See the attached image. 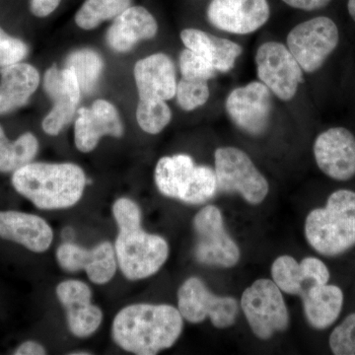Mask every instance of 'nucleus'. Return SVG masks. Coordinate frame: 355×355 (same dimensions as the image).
I'll return each instance as SVG.
<instances>
[{"label":"nucleus","mask_w":355,"mask_h":355,"mask_svg":"<svg viewBox=\"0 0 355 355\" xmlns=\"http://www.w3.org/2000/svg\"><path fill=\"white\" fill-rule=\"evenodd\" d=\"M184 318L167 304L128 305L114 317L112 336L121 349L139 355H155L172 347L182 335Z\"/></svg>","instance_id":"1"},{"label":"nucleus","mask_w":355,"mask_h":355,"mask_svg":"<svg viewBox=\"0 0 355 355\" xmlns=\"http://www.w3.org/2000/svg\"><path fill=\"white\" fill-rule=\"evenodd\" d=\"M13 188L40 209H65L83 198L85 173L73 163L35 162L12 175Z\"/></svg>","instance_id":"2"},{"label":"nucleus","mask_w":355,"mask_h":355,"mask_svg":"<svg viewBox=\"0 0 355 355\" xmlns=\"http://www.w3.org/2000/svg\"><path fill=\"white\" fill-rule=\"evenodd\" d=\"M308 244L320 254L336 257L355 246V191H334L321 209L305 220Z\"/></svg>","instance_id":"3"},{"label":"nucleus","mask_w":355,"mask_h":355,"mask_svg":"<svg viewBox=\"0 0 355 355\" xmlns=\"http://www.w3.org/2000/svg\"><path fill=\"white\" fill-rule=\"evenodd\" d=\"M156 187L163 196L188 205H202L216 196V175L209 166L196 165L187 154L166 156L154 173Z\"/></svg>","instance_id":"4"},{"label":"nucleus","mask_w":355,"mask_h":355,"mask_svg":"<svg viewBox=\"0 0 355 355\" xmlns=\"http://www.w3.org/2000/svg\"><path fill=\"white\" fill-rule=\"evenodd\" d=\"M116 261L130 280L153 277L169 257V245L161 236L147 233L140 225L119 229L114 244Z\"/></svg>","instance_id":"5"},{"label":"nucleus","mask_w":355,"mask_h":355,"mask_svg":"<svg viewBox=\"0 0 355 355\" xmlns=\"http://www.w3.org/2000/svg\"><path fill=\"white\" fill-rule=\"evenodd\" d=\"M241 307L254 335L260 340L287 330L291 317L282 291L273 280H256L243 292Z\"/></svg>","instance_id":"6"},{"label":"nucleus","mask_w":355,"mask_h":355,"mask_svg":"<svg viewBox=\"0 0 355 355\" xmlns=\"http://www.w3.org/2000/svg\"><path fill=\"white\" fill-rule=\"evenodd\" d=\"M214 164L218 191L239 193L250 205H260L265 200L270 191L268 182L241 149L217 148Z\"/></svg>","instance_id":"7"},{"label":"nucleus","mask_w":355,"mask_h":355,"mask_svg":"<svg viewBox=\"0 0 355 355\" xmlns=\"http://www.w3.org/2000/svg\"><path fill=\"white\" fill-rule=\"evenodd\" d=\"M193 229L197 235L196 260L202 265L233 268L239 263L241 252L224 225L220 209L207 205L196 214Z\"/></svg>","instance_id":"8"},{"label":"nucleus","mask_w":355,"mask_h":355,"mask_svg":"<svg viewBox=\"0 0 355 355\" xmlns=\"http://www.w3.org/2000/svg\"><path fill=\"white\" fill-rule=\"evenodd\" d=\"M338 41V26L324 16L295 26L286 39L287 48L307 73H314L323 67Z\"/></svg>","instance_id":"9"},{"label":"nucleus","mask_w":355,"mask_h":355,"mask_svg":"<svg viewBox=\"0 0 355 355\" xmlns=\"http://www.w3.org/2000/svg\"><path fill=\"white\" fill-rule=\"evenodd\" d=\"M178 309L191 324L209 318L216 328L225 329L235 324L239 306L235 298L216 295L202 279L193 277L184 280L178 291Z\"/></svg>","instance_id":"10"},{"label":"nucleus","mask_w":355,"mask_h":355,"mask_svg":"<svg viewBox=\"0 0 355 355\" xmlns=\"http://www.w3.org/2000/svg\"><path fill=\"white\" fill-rule=\"evenodd\" d=\"M257 72L261 83L282 101H291L303 83V70L284 44L268 42L256 55Z\"/></svg>","instance_id":"11"},{"label":"nucleus","mask_w":355,"mask_h":355,"mask_svg":"<svg viewBox=\"0 0 355 355\" xmlns=\"http://www.w3.org/2000/svg\"><path fill=\"white\" fill-rule=\"evenodd\" d=\"M226 112L233 123L248 135L260 137L268 130L272 96L265 84L254 81L234 89L226 99Z\"/></svg>","instance_id":"12"},{"label":"nucleus","mask_w":355,"mask_h":355,"mask_svg":"<svg viewBox=\"0 0 355 355\" xmlns=\"http://www.w3.org/2000/svg\"><path fill=\"white\" fill-rule=\"evenodd\" d=\"M44 89L53 101V109L44 116L42 127L46 135L55 137L69 125L77 114L81 89L71 67L58 69L55 65L46 70Z\"/></svg>","instance_id":"13"},{"label":"nucleus","mask_w":355,"mask_h":355,"mask_svg":"<svg viewBox=\"0 0 355 355\" xmlns=\"http://www.w3.org/2000/svg\"><path fill=\"white\" fill-rule=\"evenodd\" d=\"M315 160L322 172L336 181L355 176V137L345 128H333L315 140Z\"/></svg>","instance_id":"14"},{"label":"nucleus","mask_w":355,"mask_h":355,"mask_svg":"<svg viewBox=\"0 0 355 355\" xmlns=\"http://www.w3.org/2000/svg\"><path fill=\"white\" fill-rule=\"evenodd\" d=\"M207 13L217 29L247 35L268 22L270 10L268 0H211Z\"/></svg>","instance_id":"15"},{"label":"nucleus","mask_w":355,"mask_h":355,"mask_svg":"<svg viewBox=\"0 0 355 355\" xmlns=\"http://www.w3.org/2000/svg\"><path fill=\"white\" fill-rule=\"evenodd\" d=\"M57 261L65 272L85 270L89 279L99 286L111 282L118 266L114 247L108 241L90 250L73 243H64L58 248Z\"/></svg>","instance_id":"16"},{"label":"nucleus","mask_w":355,"mask_h":355,"mask_svg":"<svg viewBox=\"0 0 355 355\" xmlns=\"http://www.w3.org/2000/svg\"><path fill=\"white\" fill-rule=\"evenodd\" d=\"M123 135V125L120 114L112 103L96 100L90 108L83 107L77 111L74 141L76 148L81 153L94 150L105 135L120 139Z\"/></svg>","instance_id":"17"},{"label":"nucleus","mask_w":355,"mask_h":355,"mask_svg":"<svg viewBox=\"0 0 355 355\" xmlns=\"http://www.w3.org/2000/svg\"><path fill=\"white\" fill-rule=\"evenodd\" d=\"M57 296L67 312V326L77 338H88L101 326L103 312L92 304V291L87 284L76 279L60 282Z\"/></svg>","instance_id":"18"},{"label":"nucleus","mask_w":355,"mask_h":355,"mask_svg":"<svg viewBox=\"0 0 355 355\" xmlns=\"http://www.w3.org/2000/svg\"><path fill=\"white\" fill-rule=\"evenodd\" d=\"M133 73L139 101H168L176 96V69L165 53H154L139 60Z\"/></svg>","instance_id":"19"},{"label":"nucleus","mask_w":355,"mask_h":355,"mask_svg":"<svg viewBox=\"0 0 355 355\" xmlns=\"http://www.w3.org/2000/svg\"><path fill=\"white\" fill-rule=\"evenodd\" d=\"M272 277L280 291L300 296L312 284H328L330 272L319 259L308 257L298 263L293 257L284 254L273 261Z\"/></svg>","instance_id":"20"},{"label":"nucleus","mask_w":355,"mask_h":355,"mask_svg":"<svg viewBox=\"0 0 355 355\" xmlns=\"http://www.w3.org/2000/svg\"><path fill=\"white\" fill-rule=\"evenodd\" d=\"M0 238L22 245L34 253H44L50 249L53 232L42 217L6 210L0 211Z\"/></svg>","instance_id":"21"},{"label":"nucleus","mask_w":355,"mask_h":355,"mask_svg":"<svg viewBox=\"0 0 355 355\" xmlns=\"http://www.w3.org/2000/svg\"><path fill=\"white\" fill-rule=\"evenodd\" d=\"M158 24L153 14L142 6H130L118 17L107 32V43L118 53H127L144 40L153 39Z\"/></svg>","instance_id":"22"},{"label":"nucleus","mask_w":355,"mask_h":355,"mask_svg":"<svg viewBox=\"0 0 355 355\" xmlns=\"http://www.w3.org/2000/svg\"><path fill=\"white\" fill-rule=\"evenodd\" d=\"M39 84L38 69L32 64L19 62L0 69V114L25 106Z\"/></svg>","instance_id":"23"},{"label":"nucleus","mask_w":355,"mask_h":355,"mask_svg":"<svg viewBox=\"0 0 355 355\" xmlns=\"http://www.w3.org/2000/svg\"><path fill=\"white\" fill-rule=\"evenodd\" d=\"M181 39L187 49L207 60L217 72L230 71L243 53L240 44L202 30L184 29L181 33Z\"/></svg>","instance_id":"24"},{"label":"nucleus","mask_w":355,"mask_h":355,"mask_svg":"<svg viewBox=\"0 0 355 355\" xmlns=\"http://www.w3.org/2000/svg\"><path fill=\"white\" fill-rule=\"evenodd\" d=\"M299 297L302 299L308 323L316 330L329 328L342 312L343 293L338 286L328 284H312Z\"/></svg>","instance_id":"25"},{"label":"nucleus","mask_w":355,"mask_h":355,"mask_svg":"<svg viewBox=\"0 0 355 355\" xmlns=\"http://www.w3.org/2000/svg\"><path fill=\"white\" fill-rule=\"evenodd\" d=\"M39 151V141L32 132H25L11 141L0 125V173H13L31 163Z\"/></svg>","instance_id":"26"},{"label":"nucleus","mask_w":355,"mask_h":355,"mask_svg":"<svg viewBox=\"0 0 355 355\" xmlns=\"http://www.w3.org/2000/svg\"><path fill=\"white\" fill-rule=\"evenodd\" d=\"M65 67L74 69L81 92L90 94L99 83L104 69V62L97 51L90 49H81L70 53L65 60Z\"/></svg>","instance_id":"27"},{"label":"nucleus","mask_w":355,"mask_h":355,"mask_svg":"<svg viewBox=\"0 0 355 355\" xmlns=\"http://www.w3.org/2000/svg\"><path fill=\"white\" fill-rule=\"evenodd\" d=\"M132 0H86L77 11L76 23L83 30H93L105 21L114 19L130 7Z\"/></svg>","instance_id":"28"},{"label":"nucleus","mask_w":355,"mask_h":355,"mask_svg":"<svg viewBox=\"0 0 355 355\" xmlns=\"http://www.w3.org/2000/svg\"><path fill=\"white\" fill-rule=\"evenodd\" d=\"M172 119V112L166 101H139L137 110V120L144 132L158 135Z\"/></svg>","instance_id":"29"},{"label":"nucleus","mask_w":355,"mask_h":355,"mask_svg":"<svg viewBox=\"0 0 355 355\" xmlns=\"http://www.w3.org/2000/svg\"><path fill=\"white\" fill-rule=\"evenodd\" d=\"M209 84L205 80H191L182 77L177 84L178 104L186 112L203 106L209 100Z\"/></svg>","instance_id":"30"},{"label":"nucleus","mask_w":355,"mask_h":355,"mask_svg":"<svg viewBox=\"0 0 355 355\" xmlns=\"http://www.w3.org/2000/svg\"><path fill=\"white\" fill-rule=\"evenodd\" d=\"M180 69L183 78L191 80L209 81L216 76L217 72L207 60L189 49L180 55Z\"/></svg>","instance_id":"31"},{"label":"nucleus","mask_w":355,"mask_h":355,"mask_svg":"<svg viewBox=\"0 0 355 355\" xmlns=\"http://www.w3.org/2000/svg\"><path fill=\"white\" fill-rule=\"evenodd\" d=\"M331 350L336 355H355V313L345 318L331 334Z\"/></svg>","instance_id":"32"},{"label":"nucleus","mask_w":355,"mask_h":355,"mask_svg":"<svg viewBox=\"0 0 355 355\" xmlns=\"http://www.w3.org/2000/svg\"><path fill=\"white\" fill-rule=\"evenodd\" d=\"M29 53L27 44L0 27V69L19 64Z\"/></svg>","instance_id":"33"},{"label":"nucleus","mask_w":355,"mask_h":355,"mask_svg":"<svg viewBox=\"0 0 355 355\" xmlns=\"http://www.w3.org/2000/svg\"><path fill=\"white\" fill-rule=\"evenodd\" d=\"M113 216L118 229L132 227L142 223L141 210L139 205L130 198H121L114 202Z\"/></svg>","instance_id":"34"},{"label":"nucleus","mask_w":355,"mask_h":355,"mask_svg":"<svg viewBox=\"0 0 355 355\" xmlns=\"http://www.w3.org/2000/svg\"><path fill=\"white\" fill-rule=\"evenodd\" d=\"M62 0H30V10L36 17L51 15L60 6Z\"/></svg>","instance_id":"35"},{"label":"nucleus","mask_w":355,"mask_h":355,"mask_svg":"<svg viewBox=\"0 0 355 355\" xmlns=\"http://www.w3.org/2000/svg\"><path fill=\"white\" fill-rule=\"evenodd\" d=\"M287 6L301 10L313 11L324 8L331 0H282Z\"/></svg>","instance_id":"36"},{"label":"nucleus","mask_w":355,"mask_h":355,"mask_svg":"<svg viewBox=\"0 0 355 355\" xmlns=\"http://www.w3.org/2000/svg\"><path fill=\"white\" fill-rule=\"evenodd\" d=\"M13 354L15 355H44L46 354V350L41 343L28 340L21 343L19 347L14 350Z\"/></svg>","instance_id":"37"},{"label":"nucleus","mask_w":355,"mask_h":355,"mask_svg":"<svg viewBox=\"0 0 355 355\" xmlns=\"http://www.w3.org/2000/svg\"><path fill=\"white\" fill-rule=\"evenodd\" d=\"M347 9H349V15L355 22V0H349L347 2Z\"/></svg>","instance_id":"38"},{"label":"nucleus","mask_w":355,"mask_h":355,"mask_svg":"<svg viewBox=\"0 0 355 355\" xmlns=\"http://www.w3.org/2000/svg\"><path fill=\"white\" fill-rule=\"evenodd\" d=\"M77 354V355L84 354V355H87V354H89V352H76V354Z\"/></svg>","instance_id":"39"}]
</instances>
